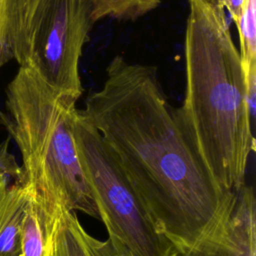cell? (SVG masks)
<instances>
[{"mask_svg": "<svg viewBox=\"0 0 256 256\" xmlns=\"http://www.w3.org/2000/svg\"><path fill=\"white\" fill-rule=\"evenodd\" d=\"M81 110L173 247L190 246L215 226L233 192L217 184L186 137L154 67L116 55Z\"/></svg>", "mask_w": 256, "mask_h": 256, "instance_id": "obj_1", "label": "cell"}, {"mask_svg": "<svg viewBox=\"0 0 256 256\" xmlns=\"http://www.w3.org/2000/svg\"><path fill=\"white\" fill-rule=\"evenodd\" d=\"M186 87L175 110L186 137L217 184L237 192L255 151L245 75L224 8L217 0H188Z\"/></svg>", "mask_w": 256, "mask_h": 256, "instance_id": "obj_2", "label": "cell"}, {"mask_svg": "<svg viewBox=\"0 0 256 256\" xmlns=\"http://www.w3.org/2000/svg\"><path fill=\"white\" fill-rule=\"evenodd\" d=\"M76 109L28 62L6 86L0 124L21 154L23 181L51 216L80 211L99 219L73 136Z\"/></svg>", "mask_w": 256, "mask_h": 256, "instance_id": "obj_3", "label": "cell"}, {"mask_svg": "<svg viewBox=\"0 0 256 256\" xmlns=\"http://www.w3.org/2000/svg\"><path fill=\"white\" fill-rule=\"evenodd\" d=\"M79 161L108 236L134 256H169L172 244L158 230L120 160L76 109L72 121Z\"/></svg>", "mask_w": 256, "mask_h": 256, "instance_id": "obj_4", "label": "cell"}, {"mask_svg": "<svg viewBox=\"0 0 256 256\" xmlns=\"http://www.w3.org/2000/svg\"><path fill=\"white\" fill-rule=\"evenodd\" d=\"M93 24L89 0H47L29 61L54 90L75 103L83 93L80 58Z\"/></svg>", "mask_w": 256, "mask_h": 256, "instance_id": "obj_5", "label": "cell"}, {"mask_svg": "<svg viewBox=\"0 0 256 256\" xmlns=\"http://www.w3.org/2000/svg\"><path fill=\"white\" fill-rule=\"evenodd\" d=\"M169 256H256V200L253 188L233 192L215 226L190 246H172Z\"/></svg>", "mask_w": 256, "mask_h": 256, "instance_id": "obj_6", "label": "cell"}, {"mask_svg": "<svg viewBox=\"0 0 256 256\" xmlns=\"http://www.w3.org/2000/svg\"><path fill=\"white\" fill-rule=\"evenodd\" d=\"M47 256H134L112 236L100 240L89 234L76 212L62 211L55 222Z\"/></svg>", "mask_w": 256, "mask_h": 256, "instance_id": "obj_7", "label": "cell"}, {"mask_svg": "<svg viewBox=\"0 0 256 256\" xmlns=\"http://www.w3.org/2000/svg\"><path fill=\"white\" fill-rule=\"evenodd\" d=\"M0 175V256H18L21 226L32 189L23 177Z\"/></svg>", "mask_w": 256, "mask_h": 256, "instance_id": "obj_8", "label": "cell"}, {"mask_svg": "<svg viewBox=\"0 0 256 256\" xmlns=\"http://www.w3.org/2000/svg\"><path fill=\"white\" fill-rule=\"evenodd\" d=\"M57 218L52 217L32 193L22 221L18 256H47Z\"/></svg>", "mask_w": 256, "mask_h": 256, "instance_id": "obj_9", "label": "cell"}, {"mask_svg": "<svg viewBox=\"0 0 256 256\" xmlns=\"http://www.w3.org/2000/svg\"><path fill=\"white\" fill-rule=\"evenodd\" d=\"M161 0H89L93 22L103 18L136 20L156 9Z\"/></svg>", "mask_w": 256, "mask_h": 256, "instance_id": "obj_10", "label": "cell"}, {"mask_svg": "<svg viewBox=\"0 0 256 256\" xmlns=\"http://www.w3.org/2000/svg\"><path fill=\"white\" fill-rule=\"evenodd\" d=\"M240 42V59L243 70L256 67V4L244 0L241 14L235 22Z\"/></svg>", "mask_w": 256, "mask_h": 256, "instance_id": "obj_11", "label": "cell"}, {"mask_svg": "<svg viewBox=\"0 0 256 256\" xmlns=\"http://www.w3.org/2000/svg\"><path fill=\"white\" fill-rule=\"evenodd\" d=\"M19 0H0V71L11 60L12 33Z\"/></svg>", "mask_w": 256, "mask_h": 256, "instance_id": "obj_12", "label": "cell"}, {"mask_svg": "<svg viewBox=\"0 0 256 256\" xmlns=\"http://www.w3.org/2000/svg\"><path fill=\"white\" fill-rule=\"evenodd\" d=\"M10 175L16 178L22 177L21 167L9 150V139L0 143V175Z\"/></svg>", "mask_w": 256, "mask_h": 256, "instance_id": "obj_13", "label": "cell"}]
</instances>
